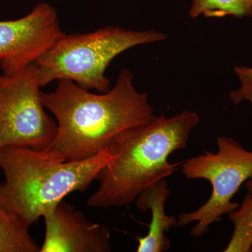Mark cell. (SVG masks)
Wrapping results in <instances>:
<instances>
[{
    "instance_id": "6da1fadb",
    "label": "cell",
    "mask_w": 252,
    "mask_h": 252,
    "mask_svg": "<svg viewBox=\"0 0 252 252\" xmlns=\"http://www.w3.org/2000/svg\"><path fill=\"white\" fill-rule=\"evenodd\" d=\"M56 118L57 132L48 150L64 161L95 157L119 136L155 120L147 93L139 92L133 75L123 69L111 90L94 94L74 81L59 79L54 92L41 94Z\"/></svg>"
},
{
    "instance_id": "7a4b0ae2",
    "label": "cell",
    "mask_w": 252,
    "mask_h": 252,
    "mask_svg": "<svg viewBox=\"0 0 252 252\" xmlns=\"http://www.w3.org/2000/svg\"><path fill=\"white\" fill-rule=\"evenodd\" d=\"M199 123L200 117L193 111L170 118L161 114L119 136L108 147L114 158L99 172L98 187L87 205L104 209L126 206L145 189L171 176L183 161L173 163L169 158L187 147Z\"/></svg>"
},
{
    "instance_id": "3957f363",
    "label": "cell",
    "mask_w": 252,
    "mask_h": 252,
    "mask_svg": "<svg viewBox=\"0 0 252 252\" xmlns=\"http://www.w3.org/2000/svg\"><path fill=\"white\" fill-rule=\"evenodd\" d=\"M109 148L80 161H64L48 149L9 146L0 149V206L30 226L69 194L84 191L114 158Z\"/></svg>"
},
{
    "instance_id": "277c9868",
    "label": "cell",
    "mask_w": 252,
    "mask_h": 252,
    "mask_svg": "<svg viewBox=\"0 0 252 252\" xmlns=\"http://www.w3.org/2000/svg\"><path fill=\"white\" fill-rule=\"evenodd\" d=\"M167 38L165 33L154 30L131 31L113 26L86 34H64L34 63L41 87L67 79L87 90L107 92L110 80L105 72L113 59L131 48Z\"/></svg>"
},
{
    "instance_id": "5b68a950",
    "label": "cell",
    "mask_w": 252,
    "mask_h": 252,
    "mask_svg": "<svg viewBox=\"0 0 252 252\" xmlns=\"http://www.w3.org/2000/svg\"><path fill=\"white\" fill-rule=\"evenodd\" d=\"M216 153L205 152L182 162V170L187 179H203L212 185L208 200L191 212H184L177 219V226L184 228L195 222L190 235L200 238L209 227L221 217L234 211L240 205L232 201L244 183L252 177V152L231 137L217 138Z\"/></svg>"
},
{
    "instance_id": "8992f818",
    "label": "cell",
    "mask_w": 252,
    "mask_h": 252,
    "mask_svg": "<svg viewBox=\"0 0 252 252\" xmlns=\"http://www.w3.org/2000/svg\"><path fill=\"white\" fill-rule=\"evenodd\" d=\"M35 63L11 76L0 72V149L43 150L51 145L57 123L45 111Z\"/></svg>"
},
{
    "instance_id": "52a82bcc",
    "label": "cell",
    "mask_w": 252,
    "mask_h": 252,
    "mask_svg": "<svg viewBox=\"0 0 252 252\" xmlns=\"http://www.w3.org/2000/svg\"><path fill=\"white\" fill-rule=\"evenodd\" d=\"M64 32L56 10L41 3L24 17L0 21V69L11 76L34 63Z\"/></svg>"
},
{
    "instance_id": "ba28073f",
    "label": "cell",
    "mask_w": 252,
    "mask_h": 252,
    "mask_svg": "<svg viewBox=\"0 0 252 252\" xmlns=\"http://www.w3.org/2000/svg\"><path fill=\"white\" fill-rule=\"evenodd\" d=\"M45 238L39 252H108L110 235L64 200L44 217Z\"/></svg>"
},
{
    "instance_id": "9c48e42d",
    "label": "cell",
    "mask_w": 252,
    "mask_h": 252,
    "mask_svg": "<svg viewBox=\"0 0 252 252\" xmlns=\"http://www.w3.org/2000/svg\"><path fill=\"white\" fill-rule=\"evenodd\" d=\"M170 190L166 181H159L142 192L135 200V206L140 212H152V220L148 233L137 239V252H164L171 248L170 240L165 233L177 224V219L165 212V203Z\"/></svg>"
},
{
    "instance_id": "30bf717a",
    "label": "cell",
    "mask_w": 252,
    "mask_h": 252,
    "mask_svg": "<svg viewBox=\"0 0 252 252\" xmlns=\"http://www.w3.org/2000/svg\"><path fill=\"white\" fill-rule=\"evenodd\" d=\"M29 227L0 206V252H39Z\"/></svg>"
},
{
    "instance_id": "8fae6325",
    "label": "cell",
    "mask_w": 252,
    "mask_h": 252,
    "mask_svg": "<svg viewBox=\"0 0 252 252\" xmlns=\"http://www.w3.org/2000/svg\"><path fill=\"white\" fill-rule=\"evenodd\" d=\"M234 226L225 252H250L252 247V197L247 193L243 203L228 214Z\"/></svg>"
},
{
    "instance_id": "7c38bea8",
    "label": "cell",
    "mask_w": 252,
    "mask_h": 252,
    "mask_svg": "<svg viewBox=\"0 0 252 252\" xmlns=\"http://www.w3.org/2000/svg\"><path fill=\"white\" fill-rule=\"evenodd\" d=\"M189 14L192 18L247 17L252 16V0H191Z\"/></svg>"
},
{
    "instance_id": "4fadbf2b",
    "label": "cell",
    "mask_w": 252,
    "mask_h": 252,
    "mask_svg": "<svg viewBox=\"0 0 252 252\" xmlns=\"http://www.w3.org/2000/svg\"><path fill=\"white\" fill-rule=\"evenodd\" d=\"M234 72L240 86L236 90L230 92V100L236 105L247 101L252 106V68L237 66Z\"/></svg>"
},
{
    "instance_id": "5bb4252c",
    "label": "cell",
    "mask_w": 252,
    "mask_h": 252,
    "mask_svg": "<svg viewBox=\"0 0 252 252\" xmlns=\"http://www.w3.org/2000/svg\"><path fill=\"white\" fill-rule=\"evenodd\" d=\"M245 187H246L248 193L252 197V177L245 182Z\"/></svg>"
},
{
    "instance_id": "9a60e30c",
    "label": "cell",
    "mask_w": 252,
    "mask_h": 252,
    "mask_svg": "<svg viewBox=\"0 0 252 252\" xmlns=\"http://www.w3.org/2000/svg\"><path fill=\"white\" fill-rule=\"evenodd\" d=\"M251 252H252V248H251V251H250Z\"/></svg>"
}]
</instances>
